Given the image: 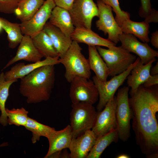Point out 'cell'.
<instances>
[{"label":"cell","instance_id":"cell-1","mask_svg":"<svg viewBox=\"0 0 158 158\" xmlns=\"http://www.w3.org/2000/svg\"><path fill=\"white\" fill-rule=\"evenodd\" d=\"M140 85L128 99L132 112L133 128L137 143L148 156L158 155V124L156 115L158 111V88Z\"/></svg>","mask_w":158,"mask_h":158},{"label":"cell","instance_id":"cell-2","mask_svg":"<svg viewBox=\"0 0 158 158\" xmlns=\"http://www.w3.org/2000/svg\"><path fill=\"white\" fill-rule=\"evenodd\" d=\"M54 66L41 67L20 79L19 90L28 103H38L49 99L55 80Z\"/></svg>","mask_w":158,"mask_h":158},{"label":"cell","instance_id":"cell-3","mask_svg":"<svg viewBox=\"0 0 158 158\" xmlns=\"http://www.w3.org/2000/svg\"><path fill=\"white\" fill-rule=\"evenodd\" d=\"M79 43L73 41L65 55L59 58L60 63L64 66L65 77L71 83L75 78L81 77L89 79L91 75L88 59L82 54Z\"/></svg>","mask_w":158,"mask_h":158},{"label":"cell","instance_id":"cell-4","mask_svg":"<svg viewBox=\"0 0 158 158\" xmlns=\"http://www.w3.org/2000/svg\"><path fill=\"white\" fill-rule=\"evenodd\" d=\"M97 50L108 68L109 76L113 77L126 70L136 60V56L123 48L116 45L103 48L96 46Z\"/></svg>","mask_w":158,"mask_h":158},{"label":"cell","instance_id":"cell-5","mask_svg":"<svg viewBox=\"0 0 158 158\" xmlns=\"http://www.w3.org/2000/svg\"><path fill=\"white\" fill-rule=\"evenodd\" d=\"M72 107L70 125L74 138L92 129L97 112L92 105L84 102L72 103Z\"/></svg>","mask_w":158,"mask_h":158},{"label":"cell","instance_id":"cell-6","mask_svg":"<svg viewBox=\"0 0 158 158\" xmlns=\"http://www.w3.org/2000/svg\"><path fill=\"white\" fill-rule=\"evenodd\" d=\"M129 91L128 86L123 87L118 89L116 96L117 129L118 138L123 142L127 141L130 136V122L132 117L128 101Z\"/></svg>","mask_w":158,"mask_h":158},{"label":"cell","instance_id":"cell-7","mask_svg":"<svg viewBox=\"0 0 158 158\" xmlns=\"http://www.w3.org/2000/svg\"><path fill=\"white\" fill-rule=\"evenodd\" d=\"M140 60L138 57L129 68L123 73L112 77L108 81H102L95 76L92 77V81L96 86L99 95V100L97 107L98 112L101 111L107 103L114 96L115 94L125 80L133 68Z\"/></svg>","mask_w":158,"mask_h":158},{"label":"cell","instance_id":"cell-8","mask_svg":"<svg viewBox=\"0 0 158 158\" xmlns=\"http://www.w3.org/2000/svg\"><path fill=\"white\" fill-rule=\"evenodd\" d=\"M70 83L69 96L72 103L84 102L93 105L98 100L99 93L92 80L77 77Z\"/></svg>","mask_w":158,"mask_h":158},{"label":"cell","instance_id":"cell-9","mask_svg":"<svg viewBox=\"0 0 158 158\" xmlns=\"http://www.w3.org/2000/svg\"><path fill=\"white\" fill-rule=\"evenodd\" d=\"M68 11L75 28L91 29L93 18L99 15L97 5L93 0H75Z\"/></svg>","mask_w":158,"mask_h":158},{"label":"cell","instance_id":"cell-10","mask_svg":"<svg viewBox=\"0 0 158 158\" xmlns=\"http://www.w3.org/2000/svg\"><path fill=\"white\" fill-rule=\"evenodd\" d=\"M97 5L99 19L96 22V27L105 35L108 34L107 39L116 44L119 42V36L123 32L114 17L112 9L100 0L97 1Z\"/></svg>","mask_w":158,"mask_h":158},{"label":"cell","instance_id":"cell-11","mask_svg":"<svg viewBox=\"0 0 158 158\" xmlns=\"http://www.w3.org/2000/svg\"><path fill=\"white\" fill-rule=\"evenodd\" d=\"M56 6L53 0H46L29 20L21 22L20 28L23 34L33 37L43 30L52 11Z\"/></svg>","mask_w":158,"mask_h":158},{"label":"cell","instance_id":"cell-12","mask_svg":"<svg viewBox=\"0 0 158 158\" xmlns=\"http://www.w3.org/2000/svg\"><path fill=\"white\" fill-rule=\"evenodd\" d=\"M116 106V97L114 96L101 111L97 112L95 123L92 129L97 138L117 129Z\"/></svg>","mask_w":158,"mask_h":158},{"label":"cell","instance_id":"cell-13","mask_svg":"<svg viewBox=\"0 0 158 158\" xmlns=\"http://www.w3.org/2000/svg\"><path fill=\"white\" fill-rule=\"evenodd\" d=\"M121 46L130 52L138 56L144 64L158 56V51L151 48L147 43L139 41L134 35L122 33L119 37Z\"/></svg>","mask_w":158,"mask_h":158},{"label":"cell","instance_id":"cell-14","mask_svg":"<svg viewBox=\"0 0 158 158\" xmlns=\"http://www.w3.org/2000/svg\"><path fill=\"white\" fill-rule=\"evenodd\" d=\"M15 56L7 63L4 69L21 60L34 63L42 60L43 57L34 45L31 37L24 35Z\"/></svg>","mask_w":158,"mask_h":158},{"label":"cell","instance_id":"cell-15","mask_svg":"<svg viewBox=\"0 0 158 158\" xmlns=\"http://www.w3.org/2000/svg\"><path fill=\"white\" fill-rule=\"evenodd\" d=\"M97 137L92 129L73 138L69 148L70 158H87L92 148Z\"/></svg>","mask_w":158,"mask_h":158},{"label":"cell","instance_id":"cell-16","mask_svg":"<svg viewBox=\"0 0 158 158\" xmlns=\"http://www.w3.org/2000/svg\"><path fill=\"white\" fill-rule=\"evenodd\" d=\"M59 59V57H47L43 60L27 64L23 63H17L4 73L5 79L10 80L20 79L41 67L60 63Z\"/></svg>","mask_w":158,"mask_h":158},{"label":"cell","instance_id":"cell-17","mask_svg":"<svg viewBox=\"0 0 158 158\" xmlns=\"http://www.w3.org/2000/svg\"><path fill=\"white\" fill-rule=\"evenodd\" d=\"M71 37L73 41L88 46H104L110 48L116 45L107 39L101 37L91 29L84 28H75Z\"/></svg>","mask_w":158,"mask_h":158},{"label":"cell","instance_id":"cell-18","mask_svg":"<svg viewBox=\"0 0 158 158\" xmlns=\"http://www.w3.org/2000/svg\"><path fill=\"white\" fill-rule=\"evenodd\" d=\"M73 138L70 125L61 130H55L47 138L49 142V148L44 158H49L52 154L57 152L68 148Z\"/></svg>","mask_w":158,"mask_h":158},{"label":"cell","instance_id":"cell-19","mask_svg":"<svg viewBox=\"0 0 158 158\" xmlns=\"http://www.w3.org/2000/svg\"><path fill=\"white\" fill-rule=\"evenodd\" d=\"M156 61L155 58L148 63L144 64L140 59L138 63L131 71V74H130L128 75L126 78L128 86L131 88L130 92L135 91L151 75L150 70L152 64Z\"/></svg>","mask_w":158,"mask_h":158},{"label":"cell","instance_id":"cell-20","mask_svg":"<svg viewBox=\"0 0 158 158\" xmlns=\"http://www.w3.org/2000/svg\"><path fill=\"white\" fill-rule=\"evenodd\" d=\"M52 40L59 57L62 58L71 45L73 42L71 37H67L58 28L47 22L43 29Z\"/></svg>","mask_w":158,"mask_h":158},{"label":"cell","instance_id":"cell-21","mask_svg":"<svg viewBox=\"0 0 158 158\" xmlns=\"http://www.w3.org/2000/svg\"><path fill=\"white\" fill-rule=\"evenodd\" d=\"M49 19L50 24L59 29L67 37H71L75 27L68 10L56 6Z\"/></svg>","mask_w":158,"mask_h":158},{"label":"cell","instance_id":"cell-22","mask_svg":"<svg viewBox=\"0 0 158 158\" xmlns=\"http://www.w3.org/2000/svg\"><path fill=\"white\" fill-rule=\"evenodd\" d=\"M89 57L88 59L90 68L95 73L99 80H107L109 70L107 65L98 52L96 47L88 46Z\"/></svg>","mask_w":158,"mask_h":158},{"label":"cell","instance_id":"cell-23","mask_svg":"<svg viewBox=\"0 0 158 158\" xmlns=\"http://www.w3.org/2000/svg\"><path fill=\"white\" fill-rule=\"evenodd\" d=\"M121 28L123 33L132 34L143 42L147 43L150 41L149 23L145 21L137 22L130 19L125 20Z\"/></svg>","mask_w":158,"mask_h":158},{"label":"cell","instance_id":"cell-24","mask_svg":"<svg viewBox=\"0 0 158 158\" xmlns=\"http://www.w3.org/2000/svg\"><path fill=\"white\" fill-rule=\"evenodd\" d=\"M44 0H21L14 13L21 22L30 19L44 3Z\"/></svg>","mask_w":158,"mask_h":158},{"label":"cell","instance_id":"cell-25","mask_svg":"<svg viewBox=\"0 0 158 158\" xmlns=\"http://www.w3.org/2000/svg\"><path fill=\"white\" fill-rule=\"evenodd\" d=\"M31 38L35 47L43 57H59L51 40L44 30Z\"/></svg>","mask_w":158,"mask_h":158},{"label":"cell","instance_id":"cell-26","mask_svg":"<svg viewBox=\"0 0 158 158\" xmlns=\"http://www.w3.org/2000/svg\"><path fill=\"white\" fill-rule=\"evenodd\" d=\"M118 137L117 129L96 139L87 158H99L106 148L113 142H117Z\"/></svg>","mask_w":158,"mask_h":158},{"label":"cell","instance_id":"cell-27","mask_svg":"<svg viewBox=\"0 0 158 158\" xmlns=\"http://www.w3.org/2000/svg\"><path fill=\"white\" fill-rule=\"evenodd\" d=\"M0 18L3 29L7 34L9 47L14 49L19 44L23 36L20 24L11 22L1 17Z\"/></svg>","mask_w":158,"mask_h":158},{"label":"cell","instance_id":"cell-28","mask_svg":"<svg viewBox=\"0 0 158 158\" xmlns=\"http://www.w3.org/2000/svg\"><path fill=\"white\" fill-rule=\"evenodd\" d=\"M18 80V79H13L6 80L5 78L4 73L1 72L0 74V108L1 113L0 123L4 126L8 124L5 104L9 96V88L13 83Z\"/></svg>","mask_w":158,"mask_h":158},{"label":"cell","instance_id":"cell-29","mask_svg":"<svg viewBox=\"0 0 158 158\" xmlns=\"http://www.w3.org/2000/svg\"><path fill=\"white\" fill-rule=\"evenodd\" d=\"M24 127L32 133V141L33 143H35L39 141L41 136L47 138L55 130L53 128L40 123L29 117Z\"/></svg>","mask_w":158,"mask_h":158},{"label":"cell","instance_id":"cell-30","mask_svg":"<svg viewBox=\"0 0 158 158\" xmlns=\"http://www.w3.org/2000/svg\"><path fill=\"white\" fill-rule=\"evenodd\" d=\"M6 111L8 124L18 126H25L28 118V111L25 109L23 107L11 109L6 108Z\"/></svg>","mask_w":158,"mask_h":158},{"label":"cell","instance_id":"cell-31","mask_svg":"<svg viewBox=\"0 0 158 158\" xmlns=\"http://www.w3.org/2000/svg\"><path fill=\"white\" fill-rule=\"evenodd\" d=\"M141 6L139 14L140 16L145 18V21L148 23H157L158 11L151 7L150 0H140Z\"/></svg>","mask_w":158,"mask_h":158},{"label":"cell","instance_id":"cell-32","mask_svg":"<svg viewBox=\"0 0 158 158\" xmlns=\"http://www.w3.org/2000/svg\"><path fill=\"white\" fill-rule=\"evenodd\" d=\"M100 0L111 7L112 10L116 14L115 20L120 27L125 20L130 19L129 13L121 10L118 0Z\"/></svg>","mask_w":158,"mask_h":158},{"label":"cell","instance_id":"cell-33","mask_svg":"<svg viewBox=\"0 0 158 158\" xmlns=\"http://www.w3.org/2000/svg\"><path fill=\"white\" fill-rule=\"evenodd\" d=\"M21 0H0V12L6 14L14 13Z\"/></svg>","mask_w":158,"mask_h":158},{"label":"cell","instance_id":"cell-34","mask_svg":"<svg viewBox=\"0 0 158 158\" xmlns=\"http://www.w3.org/2000/svg\"><path fill=\"white\" fill-rule=\"evenodd\" d=\"M56 6L69 11L75 0H53Z\"/></svg>","mask_w":158,"mask_h":158},{"label":"cell","instance_id":"cell-35","mask_svg":"<svg viewBox=\"0 0 158 158\" xmlns=\"http://www.w3.org/2000/svg\"><path fill=\"white\" fill-rule=\"evenodd\" d=\"M158 84V74L151 75L142 84L145 87L148 88Z\"/></svg>","mask_w":158,"mask_h":158},{"label":"cell","instance_id":"cell-36","mask_svg":"<svg viewBox=\"0 0 158 158\" xmlns=\"http://www.w3.org/2000/svg\"><path fill=\"white\" fill-rule=\"evenodd\" d=\"M151 42L156 48H158V31L156 30L152 34Z\"/></svg>","mask_w":158,"mask_h":158},{"label":"cell","instance_id":"cell-37","mask_svg":"<svg viewBox=\"0 0 158 158\" xmlns=\"http://www.w3.org/2000/svg\"><path fill=\"white\" fill-rule=\"evenodd\" d=\"M150 74L152 75L158 74V62H157L155 66L151 67L150 70Z\"/></svg>","mask_w":158,"mask_h":158},{"label":"cell","instance_id":"cell-38","mask_svg":"<svg viewBox=\"0 0 158 158\" xmlns=\"http://www.w3.org/2000/svg\"><path fill=\"white\" fill-rule=\"evenodd\" d=\"M117 158H128L129 157L126 154H121L117 157Z\"/></svg>","mask_w":158,"mask_h":158},{"label":"cell","instance_id":"cell-39","mask_svg":"<svg viewBox=\"0 0 158 158\" xmlns=\"http://www.w3.org/2000/svg\"><path fill=\"white\" fill-rule=\"evenodd\" d=\"M8 145L7 142H3L0 144V147H4Z\"/></svg>","mask_w":158,"mask_h":158},{"label":"cell","instance_id":"cell-40","mask_svg":"<svg viewBox=\"0 0 158 158\" xmlns=\"http://www.w3.org/2000/svg\"><path fill=\"white\" fill-rule=\"evenodd\" d=\"M3 29V28L2 27V24H1V22L0 18V32H1Z\"/></svg>","mask_w":158,"mask_h":158},{"label":"cell","instance_id":"cell-41","mask_svg":"<svg viewBox=\"0 0 158 158\" xmlns=\"http://www.w3.org/2000/svg\"><path fill=\"white\" fill-rule=\"evenodd\" d=\"M44 0H44H45H45Z\"/></svg>","mask_w":158,"mask_h":158},{"label":"cell","instance_id":"cell-42","mask_svg":"<svg viewBox=\"0 0 158 158\" xmlns=\"http://www.w3.org/2000/svg\"></svg>","mask_w":158,"mask_h":158}]
</instances>
